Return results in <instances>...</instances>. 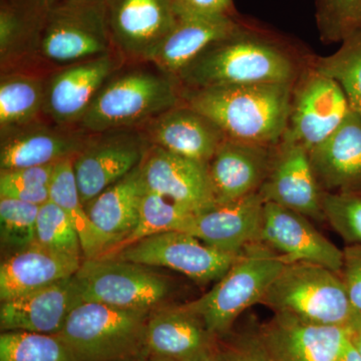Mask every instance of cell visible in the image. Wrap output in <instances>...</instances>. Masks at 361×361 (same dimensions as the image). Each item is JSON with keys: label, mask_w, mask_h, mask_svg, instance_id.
<instances>
[{"label": "cell", "mask_w": 361, "mask_h": 361, "mask_svg": "<svg viewBox=\"0 0 361 361\" xmlns=\"http://www.w3.org/2000/svg\"><path fill=\"white\" fill-rule=\"evenodd\" d=\"M293 84H257L192 90L188 106L207 116L227 139L272 146L288 126Z\"/></svg>", "instance_id": "cell-1"}, {"label": "cell", "mask_w": 361, "mask_h": 361, "mask_svg": "<svg viewBox=\"0 0 361 361\" xmlns=\"http://www.w3.org/2000/svg\"><path fill=\"white\" fill-rule=\"evenodd\" d=\"M295 65L269 40L240 26L202 52L177 80L192 90L257 84H293Z\"/></svg>", "instance_id": "cell-2"}, {"label": "cell", "mask_w": 361, "mask_h": 361, "mask_svg": "<svg viewBox=\"0 0 361 361\" xmlns=\"http://www.w3.org/2000/svg\"><path fill=\"white\" fill-rule=\"evenodd\" d=\"M153 311L82 302L71 310L58 336L77 361L142 360L147 357V324Z\"/></svg>", "instance_id": "cell-3"}, {"label": "cell", "mask_w": 361, "mask_h": 361, "mask_svg": "<svg viewBox=\"0 0 361 361\" xmlns=\"http://www.w3.org/2000/svg\"><path fill=\"white\" fill-rule=\"evenodd\" d=\"M285 265L276 252L262 242H254L241 252L211 290L185 304L201 318L213 336L224 338L244 311L260 303Z\"/></svg>", "instance_id": "cell-4"}, {"label": "cell", "mask_w": 361, "mask_h": 361, "mask_svg": "<svg viewBox=\"0 0 361 361\" xmlns=\"http://www.w3.org/2000/svg\"><path fill=\"white\" fill-rule=\"evenodd\" d=\"M259 304L305 322L351 331L360 327L341 275L323 266L288 263Z\"/></svg>", "instance_id": "cell-5"}, {"label": "cell", "mask_w": 361, "mask_h": 361, "mask_svg": "<svg viewBox=\"0 0 361 361\" xmlns=\"http://www.w3.org/2000/svg\"><path fill=\"white\" fill-rule=\"evenodd\" d=\"M180 96L177 78L161 71H130L102 87L78 125L89 134L146 125L179 106Z\"/></svg>", "instance_id": "cell-6"}, {"label": "cell", "mask_w": 361, "mask_h": 361, "mask_svg": "<svg viewBox=\"0 0 361 361\" xmlns=\"http://www.w3.org/2000/svg\"><path fill=\"white\" fill-rule=\"evenodd\" d=\"M80 302L155 310L164 306L174 287L170 278L151 266L118 259L84 260L75 274Z\"/></svg>", "instance_id": "cell-7"}, {"label": "cell", "mask_w": 361, "mask_h": 361, "mask_svg": "<svg viewBox=\"0 0 361 361\" xmlns=\"http://www.w3.org/2000/svg\"><path fill=\"white\" fill-rule=\"evenodd\" d=\"M113 47L106 0H63L49 6L37 52L52 63L71 66Z\"/></svg>", "instance_id": "cell-8"}, {"label": "cell", "mask_w": 361, "mask_h": 361, "mask_svg": "<svg viewBox=\"0 0 361 361\" xmlns=\"http://www.w3.org/2000/svg\"><path fill=\"white\" fill-rule=\"evenodd\" d=\"M240 254L214 249L189 233L170 231L147 237L122 250L101 257L168 268L204 285L218 281L234 264Z\"/></svg>", "instance_id": "cell-9"}, {"label": "cell", "mask_w": 361, "mask_h": 361, "mask_svg": "<svg viewBox=\"0 0 361 361\" xmlns=\"http://www.w3.org/2000/svg\"><path fill=\"white\" fill-rule=\"evenodd\" d=\"M146 135L130 129L92 134L73 160L82 203L92 200L141 165L151 148Z\"/></svg>", "instance_id": "cell-10"}, {"label": "cell", "mask_w": 361, "mask_h": 361, "mask_svg": "<svg viewBox=\"0 0 361 361\" xmlns=\"http://www.w3.org/2000/svg\"><path fill=\"white\" fill-rule=\"evenodd\" d=\"M350 111L341 85L314 68L301 80L292 97L282 141L300 145L310 152L338 129Z\"/></svg>", "instance_id": "cell-11"}, {"label": "cell", "mask_w": 361, "mask_h": 361, "mask_svg": "<svg viewBox=\"0 0 361 361\" xmlns=\"http://www.w3.org/2000/svg\"><path fill=\"white\" fill-rule=\"evenodd\" d=\"M114 47L127 58L149 61L177 23L175 0H106Z\"/></svg>", "instance_id": "cell-12"}, {"label": "cell", "mask_w": 361, "mask_h": 361, "mask_svg": "<svg viewBox=\"0 0 361 361\" xmlns=\"http://www.w3.org/2000/svg\"><path fill=\"white\" fill-rule=\"evenodd\" d=\"M259 241L288 263H310L341 273L343 250L311 224L310 218L265 202Z\"/></svg>", "instance_id": "cell-13"}, {"label": "cell", "mask_w": 361, "mask_h": 361, "mask_svg": "<svg viewBox=\"0 0 361 361\" xmlns=\"http://www.w3.org/2000/svg\"><path fill=\"white\" fill-rule=\"evenodd\" d=\"M257 334L274 361H339L353 331L274 313Z\"/></svg>", "instance_id": "cell-14"}, {"label": "cell", "mask_w": 361, "mask_h": 361, "mask_svg": "<svg viewBox=\"0 0 361 361\" xmlns=\"http://www.w3.org/2000/svg\"><path fill=\"white\" fill-rule=\"evenodd\" d=\"M145 186L193 214L215 205L208 163L151 146L141 163Z\"/></svg>", "instance_id": "cell-15"}, {"label": "cell", "mask_w": 361, "mask_h": 361, "mask_svg": "<svg viewBox=\"0 0 361 361\" xmlns=\"http://www.w3.org/2000/svg\"><path fill=\"white\" fill-rule=\"evenodd\" d=\"M121 65L113 51L68 66L45 85L44 113L56 125L80 123L99 90Z\"/></svg>", "instance_id": "cell-16"}, {"label": "cell", "mask_w": 361, "mask_h": 361, "mask_svg": "<svg viewBox=\"0 0 361 361\" xmlns=\"http://www.w3.org/2000/svg\"><path fill=\"white\" fill-rule=\"evenodd\" d=\"M265 202L290 209L315 221H324L322 193L311 166L310 152L282 141L269 173L259 190Z\"/></svg>", "instance_id": "cell-17"}, {"label": "cell", "mask_w": 361, "mask_h": 361, "mask_svg": "<svg viewBox=\"0 0 361 361\" xmlns=\"http://www.w3.org/2000/svg\"><path fill=\"white\" fill-rule=\"evenodd\" d=\"M264 204L259 192L229 203L215 204L194 214L186 233L217 250L240 254L260 238Z\"/></svg>", "instance_id": "cell-18"}, {"label": "cell", "mask_w": 361, "mask_h": 361, "mask_svg": "<svg viewBox=\"0 0 361 361\" xmlns=\"http://www.w3.org/2000/svg\"><path fill=\"white\" fill-rule=\"evenodd\" d=\"M85 130L35 122L1 135L0 168L14 170L52 165L75 158L89 142Z\"/></svg>", "instance_id": "cell-19"}, {"label": "cell", "mask_w": 361, "mask_h": 361, "mask_svg": "<svg viewBox=\"0 0 361 361\" xmlns=\"http://www.w3.org/2000/svg\"><path fill=\"white\" fill-rule=\"evenodd\" d=\"M80 302L75 275L44 288L1 302L2 331L59 334L71 310Z\"/></svg>", "instance_id": "cell-20"}, {"label": "cell", "mask_w": 361, "mask_h": 361, "mask_svg": "<svg viewBox=\"0 0 361 361\" xmlns=\"http://www.w3.org/2000/svg\"><path fill=\"white\" fill-rule=\"evenodd\" d=\"M273 156L270 146L226 139L208 163L216 204L258 192L269 173Z\"/></svg>", "instance_id": "cell-21"}, {"label": "cell", "mask_w": 361, "mask_h": 361, "mask_svg": "<svg viewBox=\"0 0 361 361\" xmlns=\"http://www.w3.org/2000/svg\"><path fill=\"white\" fill-rule=\"evenodd\" d=\"M152 146L209 163L227 137L207 116L188 104H179L146 123Z\"/></svg>", "instance_id": "cell-22"}, {"label": "cell", "mask_w": 361, "mask_h": 361, "mask_svg": "<svg viewBox=\"0 0 361 361\" xmlns=\"http://www.w3.org/2000/svg\"><path fill=\"white\" fill-rule=\"evenodd\" d=\"M177 14L174 27L149 61L176 78L209 47L234 35L241 26L232 16Z\"/></svg>", "instance_id": "cell-23"}, {"label": "cell", "mask_w": 361, "mask_h": 361, "mask_svg": "<svg viewBox=\"0 0 361 361\" xmlns=\"http://www.w3.org/2000/svg\"><path fill=\"white\" fill-rule=\"evenodd\" d=\"M217 341L186 304L161 306L151 313L147 324V357L186 361Z\"/></svg>", "instance_id": "cell-24"}, {"label": "cell", "mask_w": 361, "mask_h": 361, "mask_svg": "<svg viewBox=\"0 0 361 361\" xmlns=\"http://www.w3.org/2000/svg\"><path fill=\"white\" fill-rule=\"evenodd\" d=\"M320 187L327 191H353L361 186V116L350 111L329 139L310 152Z\"/></svg>", "instance_id": "cell-25"}, {"label": "cell", "mask_w": 361, "mask_h": 361, "mask_svg": "<svg viewBox=\"0 0 361 361\" xmlns=\"http://www.w3.org/2000/svg\"><path fill=\"white\" fill-rule=\"evenodd\" d=\"M82 262L37 244L7 256L0 266V300L4 302L73 276Z\"/></svg>", "instance_id": "cell-26"}, {"label": "cell", "mask_w": 361, "mask_h": 361, "mask_svg": "<svg viewBox=\"0 0 361 361\" xmlns=\"http://www.w3.org/2000/svg\"><path fill=\"white\" fill-rule=\"evenodd\" d=\"M145 191L146 186L140 165L85 204L87 215L106 247L104 254L118 245L134 230Z\"/></svg>", "instance_id": "cell-27"}, {"label": "cell", "mask_w": 361, "mask_h": 361, "mask_svg": "<svg viewBox=\"0 0 361 361\" xmlns=\"http://www.w3.org/2000/svg\"><path fill=\"white\" fill-rule=\"evenodd\" d=\"M51 0H1L0 59L2 71L39 51L40 35Z\"/></svg>", "instance_id": "cell-28"}, {"label": "cell", "mask_w": 361, "mask_h": 361, "mask_svg": "<svg viewBox=\"0 0 361 361\" xmlns=\"http://www.w3.org/2000/svg\"><path fill=\"white\" fill-rule=\"evenodd\" d=\"M75 158L59 161L54 166L49 184V201L61 207L77 230L82 244L84 260L101 257L106 250L104 240L90 221L73 172Z\"/></svg>", "instance_id": "cell-29"}, {"label": "cell", "mask_w": 361, "mask_h": 361, "mask_svg": "<svg viewBox=\"0 0 361 361\" xmlns=\"http://www.w3.org/2000/svg\"><path fill=\"white\" fill-rule=\"evenodd\" d=\"M44 80L35 75L6 73L0 82L1 135L37 122L44 113Z\"/></svg>", "instance_id": "cell-30"}, {"label": "cell", "mask_w": 361, "mask_h": 361, "mask_svg": "<svg viewBox=\"0 0 361 361\" xmlns=\"http://www.w3.org/2000/svg\"><path fill=\"white\" fill-rule=\"evenodd\" d=\"M194 214L161 195L146 189L140 205L139 219L127 238L104 255L122 250L135 242L170 231L186 232Z\"/></svg>", "instance_id": "cell-31"}, {"label": "cell", "mask_w": 361, "mask_h": 361, "mask_svg": "<svg viewBox=\"0 0 361 361\" xmlns=\"http://www.w3.org/2000/svg\"><path fill=\"white\" fill-rule=\"evenodd\" d=\"M0 361H77L58 334L2 331Z\"/></svg>", "instance_id": "cell-32"}, {"label": "cell", "mask_w": 361, "mask_h": 361, "mask_svg": "<svg viewBox=\"0 0 361 361\" xmlns=\"http://www.w3.org/2000/svg\"><path fill=\"white\" fill-rule=\"evenodd\" d=\"M315 70L341 85L351 111L361 116V30L344 39L336 54L318 59Z\"/></svg>", "instance_id": "cell-33"}, {"label": "cell", "mask_w": 361, "mask_h": 361, "mask_svg": "<svg viewBox=\"0 0 361 361\" xmlns=\"http://www.w3.org/2000/svg\"><path fill=\"white\" fill-rule=\"evenodd\" d=\"M40 206L11 198H0V241L6 256L35 243Z\"/></svg>", "instance_id": "cell-34"}, {"label": "cell", "mask_w": 361, "mask_h": 361, "mask_svg": "<svg viewBox=\"0 0 361 361\" xmlns=\"http://www.w3.org/2000/svg\"><path fill=\"white\" fill-rule=\"evenodd\" d=\"M47 250L84 261L77 230L65 211L49 201L40 206L35 243Z\"/></svg>", "instance_id": "cell-35"}, {"label": "cell", "mask_w": 361, "mask_h": 361, "mask_svg": "<svg viewBox=\"0 0 361 361\" xmlns=\"http://www.w3.org/2000/svg\"><path fill=\"white\" fill-rule=\"evenodd\" d=\"M324 219L348 245H361V195L353 191L323 192Z\"/></svg>", "instance_id": "cell-36"}, {"label": "cell", "mask_w": 361, "mask_h": 361, "mask_svg": "<svg viewBox=\"0 0 361 361\" xmlns=\"http://www.w3.org/2000/svg\"><path fill=\"white\" fill-rule=\"evenodd\" d=\"M317 21L325 39H348L361 30V0H317Z\"/></svg>", "instance_id": "cell-37"}, {"label": "cell", "mask_w": 361, "mask_h": 361, "mask_svg": "<svg viewBox=\"0 0 361 361\" xmlns=\"http://www.w3.org/2000/svg\"><path fill=\"white\" fill-rule=\"evenodd\" d=\"M349 301L361 326V245H348L343 249L341 273ZM358 327V329H360ZM356 330V329H355Z\"/></svg>", "instance_id": "cell-38"}, {"label": "cell", "mask_w": 361, "mask_h": 361, "mask_svg": "<svg viewBox=\"0 0 361 361\" xmlns=\"http://www.w3.org/2000/svg\"><path fill=\"white\" fill-rule=\"evenodd\" d=\"M221 348L229 361H274L259 338L257 330L232 337Z\"/></svg>", "instance_id": "cell-39"}, {"label": "cell", "mask_w": 361, "mask_h": 361, "mask_svg": "<svg viewBox=\"0 0 361 361\" xmlns=\"http://www.w3.org/2000/svg\"><path fill=\"white\" fill-rule=\"evenodd\" d=\"M54 166H37L1 170L0 173V190L9 188H42L49 187L54 174Z\"/></svg>", "instance_id": "cell-40"}, {"label": "cell", "mask_w": 361, "mask_h": 361, "mask_svg": "<svg viewBox=\"0 0 361 361\" xmlns=\"http://www.w3.org/2000/svg\"><path fill=\"white\" fill-rule=\"evenodd\" d=\"M177 13L232 16L233 0H175Z\"/></svg>", "instance_id": "cell-41"}, {"label": "cell", "mask_w": 361, "mask_h": 361, "mask_svg": "<svg viewBox=\"0 0 361 361\" xmlns=\"http://www.w3.org/2000/svg\"><path fill=\"white\" fill-rule=\"evenodd\" d=\"M0 198H11L42 206L49 201V187L9 188L0 190Z\"/></svg>", "instance_id": "cell-42"}, {"label": "cell", "mask_w": 361, "mask_h": 361, "mask_svg": "<svg viewBox=\"0 0 361 361\" xmlns=\"http://www.w3.org/2000/svg\"><path fill=\"white\" fill-rule=\"evenodd\" d=\"M186 361H229L226 357L224 351H223L222 348H221V344L218 343L217 341L211 345L210 348L205 349V350L202 351V353H199L194 357H192L191 360H188Z\"/></svg>", "instance_id": "cell-43"}, {"label": "cell", "mask_w": 361, "mask_h": 361, "mask_svg": "<svg viewBox=\"0 0 361 361\" xmlns=\"http://www.w3.org/2000/svg\"><path fill=\"white\" fill-rule=\"evenodd\" d=\"M339 361H361V355L358 349L355 348L353 339H349L345 348L342 351Z\"/></svg>", "instance_id": "cell-44"}, {"label": "cell", "mask_w": 361, "mask_h": 361, "mask_svg": "<svg viewBox=\"0 0 361 361\" xmlns=\"http://www.w3.org/2000/svg\"><path fill=\"white\" fill-rule=\"evenodd\" d=\"M351 339L361 355V326L351 334Z\"/></svg>", "instance_id": "cell-45"}, {"label": "cell", "mask_w": 361, "mask_h": 361, "mask_svg": "<svg viewBox=\"0 0 361 361\" xmlns=\"http://www.w3.org/2000/svg\"><path fill=\"white\" fill-rule=\"evenodd\" d=\"M135 361H168V360H157V358H152V357H145V358H142V360H135Z\"/></svg>", "instance_id": "cell-46"}, {"label": "cell", "mask_w": 361, "mask_h": 361, "mask_svg": "<svg viewBox=\"0 0 361 361\" xmlns=\"http://www.w3.org/2000/svg\"></svg>", "instance_id": "cell-47"}]
</instances>
